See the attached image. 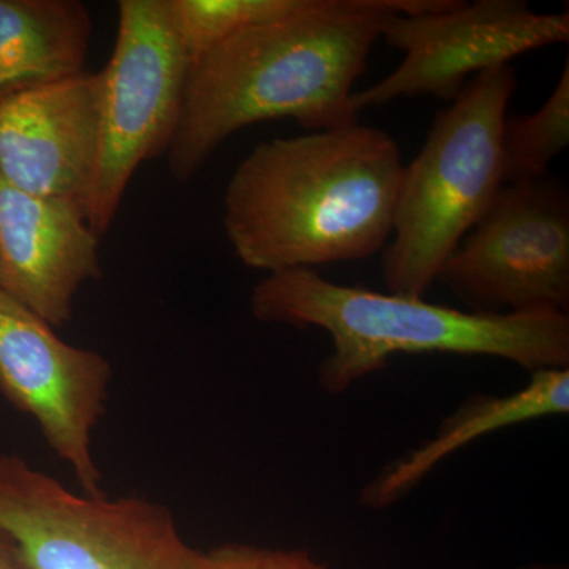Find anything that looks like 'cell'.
I'll use <instances>...</instances> for the list:
<instances>
[{
	"instance_id": "30bf717a",
	"label": "cell",
	"mask_w": 569,
	"mask_h": 569,
	"mask_svg": "<svg viewBox=\"0 0 569 569\" xmlns=\"http://www.w3.org/2000/svg\"><path fill=\"white\" fill-rule=\"evenodd\" d=\"M100 92V73L81 71L0 103L3 181L88 212L99 163Z\"/></svg>"
},
{
	"instance_id": "3957f363",
	"label": "cell",
	"mask_w": 569,
	"mask_h": 569,
	"mask_svg": "<svg viewBox=\"0 0 569 569\" xmlns=\"http://www.w3.org/2000/svg\"><path fill=\"white\" fill-rule=\"evenodd\" d=\"M250 309L261 323L320 328L331 336L332 351L318 369L329 395L380 372L396 355L492 356L530 373L569 367L568 313L466 312L331 282L313 269L266 276L253 287Z\"/></svg>"
},
{
	"instance_id": "277c9868",
	"label": "cell",
	"mask_w": 569,
	"mask_h": 569,
	"mask_svg": "<svg viewBox=\"0 0 569 569\" xmlns=\"http://www.w3.org/2000/svg\"><path fill=\"white\" fill-rule=\"evenodd\" d=\"M516 86L511 66L468 80L438 112L413 162L403 167L395 227L383 249L389 293L425 298L505 186L501 134Z\"/></svg>"
},
{
	"instance_id": "5b68a950",
	"label": "cell",
	"mask_w": 569,
	"mask_h": 569,
	"mask_svg": "<svg viewBox=\"0 0 569 569\" xmlns=\"http://www.w3.org/2000/svg\"><path fill=\"white\" fill-rule=\"evenodd\" d=\"M0 530L32 569H201L160 505L78 496L18 456H0Z\"/></svg>"
},
{
	"instance_id": "5bb4252c",
	"label": "cell",
	"mask_w": 569,
	"mask_h": 569,
	"mask_svg": "<svg viewBox=\"0 0 569 569\" xmlns=\"http://www.w3.org/2000/svg\"><path fill=\"white\" fill-rule=\"evenodd\" d=\"M569 142V66L565 63L549 99L537 112L507 119L501 134L505 183L549 176L552 160Z\"/></svg>"
},
{
	"instance_id": "7c38bea8",
	"label": "cell",
	"mask_w": 569,
	"mask_h": 569,
	"mask_svg": "<svg viewBox=\"0 0 569 569\" xmlns=\"http://www.w3.org/2000/svg\"><path fill=\"white\" fill-rule=\"evenodd\" d=\"M569 411V367L530 373L529 383L508 396H475L445 419L436 436L391 463L361 492V505L387 509L417 488L445 459L478 438Z\"/></svg>"
},
{
	"instance_id": "8992f818",
	"label": "cell",
	"mask_w": 569,
	"mask_h": 569,
	"mask_svg": "<svg viewBox=\"0 0 569 569\" xmlns=\"http://www.w3.org/2000/svg\"><path fill=\"white\" fill-rule=\"evenodd\" d=\"M189 56L168 0H121L110 62L100 73V144L88 223L102 238L146 160L167 156L181 118Z\"/></svg>"
},
{
	"instance_id": "52a82bcc",
	"label": "cell",
	"mask_w": 569,
	"mask_h": 569,
	"mask_svg": "<svg viewBox=\"0 0 569 569\" xmlns=\"http://www.w3.org/2000/svg\"><path fill=\"white\" fill-rule=\"evenodd\" d=\"M470 312L568 313L569 194L559 179L505 183L441 266Z\"/></svg>"
},
{
	"instance_id": "7a4b0ae2",
	"label": "cell",
	"mask_w": 569,
	"mask_h": 569,
	"mask_svg": "<svg viewBox=\"0 0 569 569\" xmlns=\"http://www.w3.org/2000/svg\"><path fill=\"white\" fill-rule=\"evenodd\" d=\"M403 167L395 138L361 122L260 142L228 181L224 234L268 274L367 260L391 239Z\"/></svg>"
},
{
	"instance_id": "9a60e30c",
	"label": "cell",
	"mask_w": 569,
	"mask_h": 569,
	"mask_svg": "<svg viewBox=\"0 0 569 569\" xmlns=\"http://www.w3.org/2000/svg\"><path fill=\"white\" fill-rule=\"evenodd\" d=\"M310 0H168L190 62L236 33L306 9Z\"/></svg>"
},
{
	"instance_id": "2e32d148",
	"label": "cell",
	"mask_w": 569,
	"mask_h": 569,
	"mask_svg": "<svg viewBox=\"0 0 569 569\" xmlns=\"http://www.w3.org/2000/svg\"><path fill=\"white\" fill-rule=\"evenodd\" d=\"M201 569H332L299 549H268L257 546L230 545L203 553Z\"/></svg>"
},
{
	"instance_id": "4fadbf2b",
	"label": "cell",
	"mask_w": 569,
	"mask_h": 569,
	"mask_svg": "<svg viewBox=\"0 0 569 569\" xmlns=\"http://www.w3.org/2000/svg\"><path fill=\"white\" fill-rule=\"evenodd\" d=\"M91 37L80 0H0V103L86 71Z\"/></svg>"
},
{
	"instance_id": "ac0fdd59",
	"label": "cell",
	"mask_w": 569,
	"mask_h": 569,
	"mask_svg": "<svg viewBox=\"0 0 569 569\" xmlns=\"http://www.w3.org/2000/svg\"><path fill=\"white\" fill-rule=\"evenodd\" d=\"M516 569H563L559 567H546V565H530V567H520Z\"/></svg>"
},
{
	"instance_id": "ba28073f",
	"label": "cell",
	"mask_w": 569,
	"mask_h": 569,
	"mask_svg": "<svg viewBox=\"0 0 569 569\" xmlns=\"http://www.w3.org/2000/svg\"><path fill=\"white\" fill-rule=\"evenodd\" d=\"M380 39L406 58L387 78L353 93L358 114L399 97L452 102L473 74L509 66L538 48L568 43L569 11L538 13L523 0H452L440 10L388 14Z\"/></svg>"
},
{
	"instance_id": "9c48e42d",
	"label": "cell",
	"mask_w": 569,
	"mask_h": 569,
	"mask_svg": "<svg viewBox=\"0 0 569 569\" xmlns=\"http://www.w3.org/2000/svg\"><path fill=\"white\" fill-rule=\"evenodd\" d=\"M111 366L63 342L50 323L0 291V392L39 425L86 496H103L92 433L104 413Z\"/></svg>"
},
{
	"instance_id": "6da1fadb",
	"label": "cell",
	"mask_w": 569,
	"mask_h": 569,
	"mask_svg": "<svg viewBox=\"0 0 569 569\" xmlns=\"http://www.w3.org/2000/svg\"><path fill=\"white\" fill-rule=\"evenodd\" d=\"M452 0H310L253 26L190 66L168 171L186 183L227 138L253 123L293 119L309 132L359 122L351 97L391 13L440 10Z\"/></svg>"
},
{
	"instance_id": "e0dca14e",
	"label": "cell",
	"mask_w": 569,
	"mask_h": 569,
	"mask_svg": "<svg viewBox=\"0 0 569 569\" xmlns=\"http://www.w3.org/2000/svg\"><path fill=\"white\" fill-rule=\"evenodd\" d=\"M0 569H32L14 542L0 530Z\"/></svg>"
},
{
	"instance_id": "8fae6325",
	"label": "cell",
	"mask_w": 569,
	"mask_h": 569,
	"mask_svg": "<svg viewBox=\"0 0 569 569\" xmlns=\"http://www.w3.org/2000/svg\"><path fill=\"white\" fill-rule=\"evenodd\" d=\"M99 244L82 206L21 192L0 176V291L52 328L69 323L82 284L102 277Z\"/></svg>"
}]
</instances>
